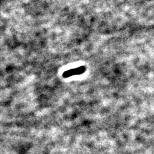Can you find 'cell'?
<instances>
[{"label": "cell", "instance_id": "6da1fadb", "mask_svg": "<svg viewBox=\"0 0 154 154\" xmlns=\"http://www.w3.org/2000/svg\"><path fill=\"white\" fill-rule=\"evenodd\" d=\"M85 70H86V68H85L84 66H80L78 68L73 69V70L65 71L63 74V77L64 78H67V77H70L71 76H73V75H80L82 73H84Z\"/></svg>", "mask_w": 154, "mask_h": 154}]
</instances>
